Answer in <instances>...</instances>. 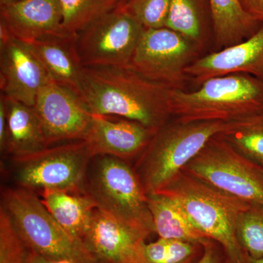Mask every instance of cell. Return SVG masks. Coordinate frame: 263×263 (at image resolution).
<instances>
[{"instance_id": "7", "label": "cell", "mask_w": 263, "mask_h": 263, "mask_svg": "<svg viewBox=\"0 0 263 263\" xmlns=\"http://www.w3.org/2000/svg\"><path fill=\"white\" fill-rule=\"evenodd\" d=\"M89 142L81 140L11 158L17 186L39 193L45 190L84 191L88 167L95 157Z\"/></svg>"}, {"instance_id": "24", "label": "cell", "mask_w": 263, "mask_h": 263, "mask_svg": "<svg viewBox=\"0 0 263 263\" xmlns=\"http://www.w3.org/2000/svg\"><path fill=\"white\" fill-rule=\"evenodd\" d=\"M240 155L263 169V124L255 117L243 119L218 135Z\"/></svg>"}, {"instance_id": "9", "label": "cell", "mask_w": 263, "mask_h": 263, "mask_svg": "<svg viewBox=\"0 0 263 263\" xmlns=\"http://www.w3.org/2000/svg\"><path fill=\"white\" fill-rule=\"evenodd\" d=\"M198 48L167 27L144 29L129 67L148 80L183 89L189 79L185 71L195 61Z\"/></svg>"}, {"instance_id": "30", "label": "cell", "mask_w": 263, "mask_h": 263, "mask_svg": "<svg viewBox=\"0 0 263 263\" xmlns=\"http://www.w3.org/2000/svg\"><path fill=\"white\" fill-rule=\"evenodd\" d=\"M242 8L259 24H263V0H239Z\"/></svg>"}, {"instance_id": "20", "label": "cell", "mask_w": 263, "mask_h": 263, "mask_svg": "<svg viewBox=\"0 0 263 263\" xmlns=\"http://www.w3.org/2000/svg\"><path fill=\"white\" fill-rule=\"evenodd\" d=\"M209 4L214 40L221 49L245 41L260 27L243 10L239 0H209Z\"/></svg>"}, {"instance_id": "10", "label": "cell", "mask_w": 263, "mask_h": 263, "mask_svg": "<svg viewBox=\"0 0 263 263\" xmlns=\"http://www.w3.org/2000/svg\"><path fill=\"white\" fill-rule=\"evenodd\" d=\"M143 28L121 7L76 34L84 67H129Z\"/></svg>"}, {"instance_id": "27", "label": "cell", "mask_w": 263, "mask_h": 263, "mask_svg": "<svg viewBox=\"0 0 263 263\" xmlns=\"http://www.w3.org/2000/svg\"><path fill=\"white\" fill-rule=\"evenodd\" d=\"M171 0H129L121 8L144 29L165 27Z\"/></svg>"}, {"instance_id": "11", "label": "cell", "mask_w": 263, "mask_h": 263, "mask_svg": "<svg viewBox=\"0 0 263 263\" xmlns=\"http://www.w3.org/2000/svg\"><path fill=\"white\" fill-rule=\"evenodd\" d=\"M33 107L42 124L48 146L87 138L92 114L82 99L71 90L50 80L40 90Z\"/></svg>"}, {"instance_id": "23", "label": "cell", "mask_w": 263, "mask_h": 263, "mask_svg": "<svg viewBox=\"0 0 263 263\" xmlns=\"http://www.w3.org/2000/svg\"><path fill=\"white\" fill-rule=\"evenodd\" d=\"M64 29L76 35L85 28L119 8L121 0H59Z\"/></svg>"}, {"instance_id": "15", "label": "cell", "mask_w": 263, "mask_h": 263, "mask_svg": "<svg viewBox=\"0 0 263 263\" xmlns=\"http://www.w3.org/2000/svg\"><path fill=\"white\" fill-rule=\"evenodd\" d=\"M0 24L26 43L70 35L64 29L59 0H21L0 5Z\"/></svg>"}, {"instance_id": "3", "label": "cell", "mask_w": 263, "mask_h": 263, "mask_svg": "<svg viewBox=\"0 0 263 263\" xmlns=\"http://www.w3.org/2000/svg\"><path fill=\"white\" fill-rule=\"evenodd\" d=\"M238 122H181L176 119L164 124L156 132L133 166L147 195L167 186L208 142L235 127Z\"/></svg>"}, {"instance_id": "29", "label": "cell", "mask_w": 263, "mask_h": 263, "mask_svg": "<svg viewBox=\"0 0 263 263\" xmlns=\"http://www.w3.org/2000/svg\"><path fill=\"white\" fill-rule=\"evenodd\" d=\"M202 245L203 252L195 263H231L226 251L218 242L207 238Z\"/></svg>"}, {"instance_id": "19", "label": "cell", "mask_w": 263, "mask_h": 263, "mask_svg": "<svg viewBox=\"0 0 263 263\" xmlns=\"http://www.w3.org/2000/svg\"><path fill=\"white\" fill-rule=\"evenodd\" d=\"M41 200L52 216L70 234L84 240L93 214L98 209L85 191L45 190Z\"/></svg>"}, {"instance_id": "26", "label": "cell", "mask_w": 263, "mask_h": 263, "mask_svg": "<svg viewBox=\"0 0 263 263\" xmlns=\"http://www.w3.org/2000/svg\"><path fill=\"white\" fill-rule=\"evenodd\" d=\"M237 238L249 257H263V208L249 205L240 214L237 224Z\"/></svg>"}, {"instance_id": "5", "label": "cell", "mask_w": 263, "mask_h": 263, "mask_svg": "<svg viewBox=\"0 0 263 263\" xmlns=\"http://www.w3.org/2000/svg\"><path fill=\"white\" fill-rule=\"evenodd\" d=\"M29 250L72 263H103L56 221L37 194L15 186L2 190L1 205Z\"/></svg>"}, {"instance_id": "21", "label": "cell", "mask_w": 263, "mask_h": 263, "mask_svg": "<svg viewBox=\"0 0 263 263\" xmlns=\"http://www.w3.org/2000/svg\"><path fill=\"white\" fill-rule=\"evenodd\" d=\"M147 195L155 233L159 238L197 243L209 238L194 227L173 197L160 192Z\"/></svg>"}, {"instance_id": "33", "label": "cell", "mask_w": 263, "mask_h": 263, "mask_svg": "<svg viewBox=\"0 0 263 263\" xmlns=\"http://www.w3.org/2000/svg\"><path fill=\"white\" fill-rule=\"evenodd\" d=\"M248 263H263V257H259V258H249Z\"/></svg>"}, {"instance_id": "32", "label": "cell", "mask_w": 263, "mask_h": 263, "mask_svg": "<svg viewBox=\"0 0 263 263\" xmlns=\"http://www.w3.org/2000/svg\"><path fill=\"white\" fill-rule=\"evenodd\" d=\"M27 263H72L66 259H53L40 255L35 252L29 250Z\"/></svg>"}, {"instance_id": "36", "label": "cell", "mask_w": 263, "mask_h": 263, "mask_svg": "<svg viewBox=\"0 0 263 263\" xmlns=\"http://www.w3.org/2000/svg\"><path fill=\"white\" fill-rule=\"evenodd\" d=\"M129 1V0H121V5H124V3H127V2Z\"/></svg>"}, {"instance_id": "31", "label": "cell", "mask_w": 263, "mask_h": 263, "mask_svg": "<svg viewBox=\"0 0 263 263\" xmlns=\"http://www.w3.org/2000/svg\"><path fill=\"white\" fill-rule=\"evenodd\" d=\"M7 110L5 100L2 95H0V151L1 154L4 153L5 145L7 140Z\"/></svg>"}, {"instance_id": "12", "label": "cell", "mask_w": 263, "mask_h": 263, "mask_svg": "<svg viewBox=\"0 0 263 263\" xmlns=\"http://www.w3.org/2000/svg\"><path fill=\"white\" fill-rule=\"evenodd\" d=\"M51 80L28 43L0 24V89L7 98L34 106L40 90Z\"/></svg>"}, {"instance_id": "34", "label": "cell", "mask_w": 263, "mask_h": 263, "mask_svg": "<svg viewBox=\"0 0 263 263\" xmlns=\"http://www.w3.org/2000/svg\"><path fill=\"white\" fill-rule=\"evenodd\" d=\"M21 0H0V5L10 4V3H15Z\"/></svg>"}, {"instance_id": "22", "label": "cell", "mask_w": 263, "mask_h": 263, "mask_svg": "<svg viewBox=\"0 0 263 263\" xmlns=\"http://www.w3.org/2000/svg\"><path fill=\"white\" fill-rule=\"evenodd\" d=\"M210 15L209 0H171L165 27L202 47Z\"/></svg>"}, {"instance_id": "8", "label": "cell", "mask_w": 263, "mask_h": 263, "mask_svg": "<svg viewBox=\"0 0 263 263\" xmlns=\"http://www.w3.org/2000/svg\"><path fill=\"white\" fill-rule=\"evenodd\" d=\"M183 171L249 205L263 208V169L218 135Z\"/></svg>"}, {"instance_id": "35", "label": "cell", "mask_w": 263, "mask_h": 263, "mask_svg": "<svg viewBox=\"0 0 263 263\" xmlns=\"http://www.w3.org/2000/svg\"><path fill=\"white\" fill-rule=\"evenodd\" d=\"M255 117L259 122L262 123L263 124V115L257 116V117Z\"/></svg>"}, {"instance_id": "18", "label": "cell", "mask_w": 263, "mask_h": 263, "mask_svg": "<svg viewBox=\"0 0 263 263\" xmlns=\"http://www.w3.org/2000/svg\"><path fill=\"white\" fill-rule=\"evenodd\" d=\"M1 95L6 105L8 122L3 155L15 158L47 148L42 124L34 107Z\"/></svg>"}, {"instance_id": "1", "label": "cell", "mask_w": 263, "mask_h": 263, "mask_svg": "<svg viewBox=\"0 0 263 263\" xmlns=\"http://www.w3.org/2000/svg\"><path fill=\"white\" fill-rule=\"evenodd\" d=\"M173 89L130 67H84L81 99L91 114L129 119L157 132L173 117Z\"/></svg>"}, {"instance_id": "4", "label": "cell", "mask_w": 263, "mask_h": 263, "mask_svg": "<svg viewBox=\"0 0 263 263\" xmlns=\"http://www.w3.org/2000/svg\"><path fill=\"white\" fill-rule=\"evenodd\" d=\"M171 109L181 122H235L263 115V81L241 73L211 78L195 91L173 89Z\"/></svg>"}, {"instance_id": "2", "label": "cell", "mask_w": 263, "mask_h": 263, "mask_svg": "<svg viewBox=\"0 0 263 263\" xmlns=\"http://www.w3.org/2000/svg\"><path fill=\"white\" fill-rule=\"evenodd\" d=\"M158 192L176 200L194 227L223 247L230 262H249L236 232L248 204L183 171Z\"/></svg>"}, {"instance_id": "14", "label": "cell", "mask_w": 263, "mask_h": 263, "mask_svg": "<svg viewBox=\"0 0 263 263\" xmlns=\"http://www.w3.org/2000/svg\"><path fill=\"white\" fill-rule=\"evenodd\" d=\"M185 72L200 85L211 78L236 73L263 81V24L245 41L196 59Z\"/></svg>"}, {"instance_id": "25", "label": "cell", "mask_w": 263, "mask_h": 263, "mask_svg": "<svg viewBox=\"0 0 263 263\" xmlns=\"http://www.w3.org/2000/svg\"><path fill=\"white\" fill-rule=\"evenodd\" d=\"M203 252L202 243L159 238L144 246L146 263H195Z\"/></svg>"}, {"instance_id": "28", "label": "cell", "mask_w": 263, "mask_h": 263, "mask_svg": "<svg viewBox=\"0 0 263 263\" xmlns=\"http://www.w3.org/2000/svg\"><path fill=\"white\" fill-rule=\"evenodd\" d=\"M28 254L10 216L0 207V263H27Z\"/></svg>"}, {"instance_id": "13", "label": "cell", "mask_w": 263, "mask_h": 263, "mask_svg": "<svg viewBox=\"0 0 263 263\" xmlns=\"http://www.w3.org/2000/svg\"><path fill=\"white\" fill-rule=\"evenodd\" d=\"M149 236L97 209L84 241L103 263H146L144 246Z\"/></svg>"}, {"instance_id": "17", "label": "cell", "mask_w": 263, "mask_h": 263, "mask_svg": "<svg viewBox=\"0 0 263 263\" xmlns=\"http://www.w3.org/2000/svg\"><path fill=\"white\" fill-rule=\"evenodd\" d=\"M27 43L41 60L50 79L81 98L84 67L76 48V35L46 38Z\"/></svg>"}, {"instance_id": "6", "label": "cell", "mask_w": 263, "mask_h": 263, "mask_svg": "<svg viewBox=\"0 0 263 263\" xmlns=\"http://www.w3.org/2000/svg\"><path fill=\"white\" fill-rule=\"evenodd\" d=\"M84 191L98 209L119 222L150 235L155 233L148 195L127 161L95 156L86 173Z\"/></svg>"}, {"instance_id": "16", "label": "cell", "mask_w": 263, "mask_h": 263, "mask_svg": "<svg viewBox=\"0 0 263 263\" xmlns=\"http://www.w3.org/2000/svg\"><path fill=\"white\" fill-rule=\"evenodd\" d=\"M156 131L141 123L124 119L110 120L107 116L92 114L87 138L95 156L107 155L129 162L148 146Z\"/></svg>"}]
</instances>
